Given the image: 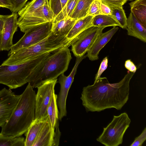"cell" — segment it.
Here are the masks:
<instances>
[{"label":"cell","mask_w":146,"mask_h":146,"mask_svg":"<svg viewBox=\"0 0 146 146\" xmlns=\"http://www.w3.org/2000/svg\"><path fill=\"white\" fill-rule=\"evenodd\" d=\"M134 74L128 71L120 81L113 84L101 77L93 85L84 87L80 99L86 111L100 112L112 108L121 110L129 99V83Z\"/></svg>","instance_id":"1"},{"label":"cell","mask_w":146,"mask_h":146,"mask_svg":"<svg viewBox=\"0 0 146 146\" xmlns=\"http://www.w3.org/2000/svg\"><path fill=\"white\" fill-rule=\"evenodd\" d=\"M28 83L10 117L1 127V133L13 137L25 133L35 119L36 94Z\"/></svg>","instance_id":"2"},{"label":"cell","mask_w":146,"mask_h":146,"mask_svg":"<svg viewBox=\"0 0 146 146\" xmlns=\"http://www.w3.org/2000/svg\"><path fill=\"white\" fill-rule=\"evenodd\" d=\"M68 47H62L51 53L35 68L28 81L33 88L57 78L66 71L72 58Z\"/></svg>","instance_id":"3"},{"label":"cell","mask_w":146,"mask_h":146,"mask_svg":"<svg viewBox=\"0 0 146 146\" xmlns=\"http://www.w3.org/2000/svg\"><path fill=\"white\" fill-rule=\"evenodd\" d=\"M73 41L68 40L65 36H56L52 32L48 37L38 42L16 51L9 56L2 64H22L39 55L52 53L62 47H68Z\"/></svg>","instance_id":"4"},{"label":"cell","mask_w":146,"mask_h":146,"mask_svg":"<svg viewBox=\"0 0 146 146\" xmlns=\"http://www.w3.org/2000/svg\"><path fill=\"white\" fill-rule=\"evenodd\" d=\"M50 53L39 55L30 61L18 65H0V84L15 89L28 83L33 70Z\"/></svg>","instance_id":"5"},{"label":"cell","mask_w":146,"mask_h":146,"mask_svg":"<svg viewBox=\"0 0 146 146\" xmlns=\"http://www.w3.org/2000/svg\"><path fill=\"white\" fill-rule=\"evenodd\" d=\"M131 122L126 112L114 115L111 122L104 128L103 132L97 141L106 146H118L121 144L124 135Z\"/></svg>","instance_id":"6"},{"label":"cell","mask_w":146,"mask_h":146,"mask_svg":"<svg viewBox=\"0 0 146 146\" xmlns=\"http://www.w3.org/2000/svg\"><path fill=\"white\" fill-rule=\"evenodd\" d=\"M55 17L50 7L48 1L33 12L20 16L17 19V24L21 31L25 33L35 26L53 22Z\"/></svg>","instance_id":"7"},{"label":"cell","mask_w":146,"mask_h":146,"mask_svg":"<svg viewBox=\"0 0 146 146\" xmlns=\"http://www.w3.org/2000/svg\"><path fill=\"white\" fill-rule=\"evenodd\" d=\"M52 22H48L28 30L19 41L13 45L8 56L19 49L35 44L48 37L52 33Z\"/></svg>","instance_id":"8"},{"label":"cell","mask_w":146,"mask_h":146,"mask_svg":"<svg viewBox=\"0 0 146 146\" xmlns=\"http://www.w3.org/2000/svg\"><path fill=\"white\" fill-rule=\"evenodd\" d=\"M104 28L92 26L78 35L71 45V50L75 56L80 57L84 55Z\"/></svg>","instance_id":"9"},{"label":"cell","mask_w":146,"mask_h":146,"mask_svg":"<svg viewBox=\"0 0 146 146\" xmlns=\"http://www.w3.org/2000/svg\"><path fill=\"white\" fill-rule=\"evenodd\" d=\"M57 79L47 81L37 88L35 99V119L48 117L47 108L54 92V87Z\"/></svg>","instance_id":"10"},{"label":"cell","mask_w":146,"mask_h":146,"mask_svg":"<svg viewBox=\"0 0 146 146\" xmlns=\"http://www.w3.org/2000/svg\"><path fill=\"white\" fill-rule=\"evenodd\" d=\"M86 56V55L80 57H76L75 64L69 75L66 76L63 73L59 76L58 80L60 85V89L58 96H57V103L59 110L58 119L60 121L66 116V104L69 90L73 81L79 64Z\"/></svg>","instance_id":"11"},{"label":"cell","mask_w":146,"mask_h":146,"mask_svg":"<svg viewBox=\"0 0 146 146\" xmlns=\"http://www.w3.org/2000/svg\"><path fill=\"white\" fill-rule=\"evenodd\" d=\"M20 95L4 88L0 90V127L8 121L19 100Z\"/></svg>","instance_id":"12"},{"label":"cell","mask_w":146,"mask_h":146,"mask_svg":"<svg viewBox=\"0 0 146 146\" xmlns=\"http://www.w3.org/2000/svg\"><path fill=\"white\" fill-rule=\"evenodd\" d=\"M18 14L16 13H12L10 15H6L1 34L0 51H8L13 45V36L18 27Z\"/></svg>","instance_id":"13"},{"label":"cell","mask_w":146,"mask_h":146,"mask_svg":"<svg viewBox=\"0 0 146 146\" xmlns=\"http://www.w3.org/2000/svg\"><path fill=\"white\" fill-rule=\"evenodd\" d=\"M118 29V27H113L110 30L102 33L98 36L87 52L86 56L90 60L93 61L99 59L100 52L110 40Z\"/></svg>","instance_id":"14"},{"label":"cell","mask_w":146,"mask_h":146,"mask_svg":"<svg viewBox=\"0 0 146 146\" xmlns=\"http://www.w3.org/2000/svg\"><path fill=\"white\" fill-rule=\"evenodd\" d=\"M126 29L127 34L130 36L146 42V28L144 27L130 13L127 19Z\"/></svg>","instance_id":"15"},{"label":"cell","mask_w":146,"mask_h":146,"mask_svg":"<svg viewBox=\"0 0 146 146\" xmlns=\"http://www.w3.org/2000/svg\"><path fill=\"white\" fill-rule=\"evenodd\" d=\"M48 118L35 119L25 133V146H33Z\"/></svg>","instance_id":"16"},{"label":"cell","mask_w":146,"mask_h":146,"mask_svg":"<svg viewBox=\"0 0 146 146\" xmlns=\"http://www.w3.org/2000/svg\"><path fill=\"white\" fill-rule=\"evenodd\" d=\"M93 17L92 16L87 15L84 17L77 20L66 37L68 40L73 41L80 33L92 26V22Z\"/></svg>","instance_id":"17"},{"label":"cell","mask_w":146,"mask_h":146,"mask_svg":"<svg viewBox=\"0 0 146 146\" xmlns=\"http://www.w3.org/2000/svg\"><path fill=\"white\" fill-rule=\"evenodd\" d=\"M76 20L68 17L52 23V32L56 36L66 37Z\"/></svg>","instance_id":"18"},{"label":"cell","mask_w":146,"mask_h":146,"mask_svg":"<svg viewBox=\"0 0 146 146\" xmlns=\"http://www.w3.org/2000/svg\"><path fill=\"white\" fill-rule=\"evenodd\" d=\"M57 95L53 93L47 108V114L50 125L52 135L54 139L55 127L59 126V111L57 103Z\"/></svg>","instance_id":"19"},{"label":"cell","mask_w":146,"mask_h":146,"mask_svg":"<svg viewBox=\"0 0 146 146\" xmlns=\"http://www.w3.org/2000/svg\"><path fill=\"white\" fill-rule=\"evenodd\" d=\"M54 139L49 119L40 131L33 146H53Z\"/></svg>","instance_id":"20"},{"label":"cell","mask_w":146,"mask_h":146,"mask_svg":"<svg viewBox=\"0 0 146 146\" xmlns=\"http://www.w3.org/2000/svg\"><path fill=\"white\" fill-rule=\"evenodd\" d=\"M131 13L146 28V0H135L129 3Z\"/></svg>","instance_id":"21"},{"label":"cell","mask_w":146,"mask_h":146,"mask_svg":"<svg viewBox=\"0 0 146 146\" xmlns=\"http://www.w3.org/2000/svg\"><path fill=\"white\" fill-rule=\"evenodd\" d=\"M92 25V26L105 28L109 26L120 27L119 23L111 15L101 14L94 16Z\"/></svg>","instance_id":"22"},{"label":"cell","mask_w":146,"mask_h":146,"mask_svg":"<svg viewBox=\"0 0 146 146\" xmlns=\"http://www.w3.org/2000/svg\"><path fill=\"white\" fill-rule=\"evenodd\" d=\"M93 1L79 0L70 17L77 20L87 16Z\"/></svg>","instance_id":"23"},{"label":"cell","mask_w":146,"mask_h":146,"mask_svg":"<svg viewBox=\"0 0 146 146\" xmlns=\"http://www.w3.org/2000/svg\"><path fill=\"white\" fill-rule=\"evenodd\" d=\"M25 142L23 137L6 136L0 133V146H25Z\"/></svg>","instance_id":"24"},{"label":"cell","mask_w":146,"mask_h":146,"mask_svg":"<svg viewBox=\"0 0 146 146\" xmlns=\"http://www.w3.org/2000/svg\"><path fill=\"white\" fill-rule=\"evenodd\" d=\"M79 0H68L60 13L55 17L52 23L70 17Z\"/></svg>","instance_id":"25"},{"label":"cell","mask_w":146,"mask_h":146,"mask_svg":"<svg viewBox=\"0 0 146 146\" xmlns=\"http://www.w3.org/2000/svg\"><path fill=\"white\" fill-rule=\"evenodd\" d=\"M111 15L117 21L120 27L123 29L126 28L127 19L122 7H110Z\"/></svg>","instance_id":"26"},{"label":"cell","mask_w":146,"mask_h":146,"mask_svg":"<svg viewBox=\"0 0 146 146\" xmlns=\"http://www.w3.org/2000/svg\"><path fill=\"white\" fill-rule=\"evenodd\" d=\"M48 0H31L18 12L20 16L31 13L43 5Z\"/></svg>","instance_id":"27"},{"label":"cell","mask_w":146,"mask_h":146,"mask_svg":"<svg viewBox=\"0 0 146 146\" xmlns=\"http://www.w3.org/2000/svg\"><path fill=\"white\" fill-rule=\"evenodd\" d=\"M68 0H49L50 7L54 14L56 16L65 5Z\"/></svg>","instance_id":"28"},{"label":"cell","mask_w":146,"mask_h":146,"mask_svg":"<svg viewBox=\"0 0 146 146\" xmlns=\"http://www.w3.org/2000/svg\"><path fill=\"white\" fill-rule=\"evenodd\" d=\"M101 0H94L89 10L87 15L94 16L101 14Z\"/></svg>","instance_id":"29"},{"label":"cell","mask_w":146,"mask_h":146,"mask_svg":"<svg viewBox=\"0 0 146 146\" xmlns=\"http://www.w3.org/2000/svg\"><path fill=\"white\" fill-rule=\"evenodd\" d=\"M28 0H9L13 6L12 13H16L22 9L25 5Z\"/></svg>","instance_id":"30"},{"label":"cell","mask_w":146,"mask_h":146,"mask_svg":"<svg viewBox=\"0 0 146 146\" xmlns=\"http://www.w3.org/2000/svg\"><path fill=\"white\" fill-rule=\"evenodd\" d=\"M108 63V57L106 56L104 58L101 63L99 69L96 75L94 82L100 78L101 75L107 68Z\"/></svg>","instance_id":"31"},{"label":"cell","mask_w":146,"mask_h":146,"mask_svg":"<svg viewBox=\"0 0 146 146\" xmlns=\"http://www.w3.org/2000/svg\"><path fill=\"white\" fill-rule=\"evenodd\" d=\"M127 0H101L102 3L109 7H122Z\"/></svg>","instance_id":"32"},{"label":"cell","mask_w":146,"mask_h":146,"mask_svg":"<svg viewBox=\"0 0 146 146\" xmlns=\"http://www.w3.org/2000/svg\"><path fill=\"white\" fill-rule=\"evenodd\" d=\"M146 139V127H145L141 133L136 137L131 146H141Z\"/></svg>","instance_id":"33"},{"label":"cell","mask_w":146,"mask_h":146,"mask_svg":"<svg viewBox=\"0 0 146 146\" xmlns=\"http://www.w3.org/2000/svg\"><path fill=\"white\" fill-rule=\"evenodd\" d=\"M125 68L129 72L135 73L137 70L136 66L130 59L127 60L125 62Z\"/></svg>","instance_id":"34"},{"label":"cell","mask_w":146,"mask_h":146,"mask_svg":"<svg viewBox=\"0 0 146 146\" xmlns=\"http://www.w3.org/2000/svg\"><path fill=\"white\" fill-rule=\"evenodd\" d=\"M1 7L8 9L13 12V6L9 0H0V8Z\"/></svg>","instance_id":"35"},{"label":"cell","mask_w":146,"mask_h":146,"mask_svg":"<svg viewBox=\"0 0 146 146\" xmlns=\"http://www.w3.org/2000/svg\"><path fill=\"white\" fill-rule=\"evenodd\" d=\"M101 14L111 15V10L107 5L101 3Z\"/></svg>","instance_id":"36"},{"label":"cell","mask_w":146,"mask_h":146,"mask_svg":"<svg viewBox=\"0 0 146 146\" xmlns=\"http://www.w3.org/2000/svg\"><path fill=\"white\" fill-rule=\"evenodd\" d=\"M6 16L0 15V34H1L2 33L4 19Z\"/></svg>","instance_id":"37"},{"label":"cell","mask_w":146,"mask_h":146,"mask_svg":"<svg viewBox=\"0 0 146 146\" xmlns=\"http://www.w3.org/2000/svg\"><path fill=\"white\" fill-rule=\"evenodd\" d=\"M1 34H0V45L1 42Z\"/></svg>","instance_id":"38"},{"label":"cell","mask_w":146,"mask_h":146,"mask_svg":"<svg viewBox=\"0 0 146 146\" xmlns=\"http://www.w3.org/2000/svg\"><path fill=\"white\" fill-rule=\"evenodd\" d=\"M127 0L131 1V0Z\"/></svg>","instance_id":"39"}]
</instances>
